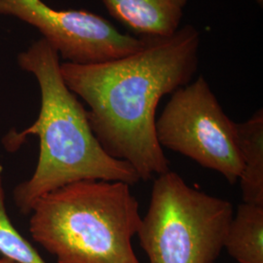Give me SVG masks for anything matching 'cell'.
Instances as JSON below:
<instances>
[{
  "label": "cell",
  "mask_w": 263,
  "mask_h": 263,
  "mask_svg": "<svg viewBox=\"0 0 263 263\" xmlns=\"http://www.w3.org/2000/svg\"><path fill=\"white\" fill-rule=\"evenodd\" d=\"M256 2H257L260 6H262L263 0H256Z\"/></svg>",
  "instance_id": "12"
},
{
  "label": "cell",
  "mask_w": 263,
  "mask_h": 263,
  "mask_svg": "<svg viewBox=\"0 0 263 263\" xmlns=\"http://www.w3.org/2000/svg\"><path fill=\"white\" fill-rule=\"evenodd\" d=\"M0 263H18L16 262V261H13V260H11V259H8V258H6V257H1L0 258Z\"/></svg>",
  "instance_id": "11"
},
{
  "label": "cell",
  "mask_w": 263,
  "mask_h": 263,
  "mask_svg": "<svg viewBox=\"0 0 263 263\" xmlns=\"http://www.w3.org/2000/svg\"><path fill=\"white\" fill-rule=\"evenodd\" d=\"M155 130L162 147L216 171L231 184L239 181L242 161L236 123L223 111L203 76L172 94L156 119Z\"/></svg>",
  "instance_id": "5"
},
{
  "label": "cell",
  "mask_w": 263,
  "mask_h": 263,
  "mask_svg": "<svg viewBox=\"0 0 263 263\" xmlns=\"http://www.w3.org/2000/svg\"><path fill=\"white\" fill-rule=\"evenodd\" d=\"M0 254L18 263H47L11 222L5 208V192L0 174Z\"/></svg>",
  "instance_id": "10"
},
{
  "label": "cell",
  "mask_w": 263,
  "mask_h": 263,
  "mask_svg": "<svg viewBox=\"0 0 263 263\" xmlns=\"http://www.w3.org/2000/svg\"><path fill=\"white\" fill-rule=\"evenodd\" d=\"M29 214L33 240L58 263H141L132 239L142 218L128 183L72 182L41 196Z\"/></svg>",
  "instance_id": "3"
},
{
  "label": "cell",
  "mask_w": 263,
  "mask_h": 263,
  "mask_svg": "<svg viewBox=\"0 0 263 263\" xmlns=\"http://www.w3.org/2000/svg\"><path fill=\"white\" fill-rule=\"evenodd\" d=\"M232 217L230 202L169 171L155 179L137 235L149 263H215Z\"/></svg>",
  "instance_id": "4"
},
{
  "label": "cell",
  "mask_w": 263,
  "mask_h": 263,
  "mask_svg": "<svg viewBox=\"0 0 263 263\" xmlns=\"http://www.w3.org/2000/svg\"><path fill=\"white\" fill-rule=\"evenodd\" d=\"M188 0H103L114 19L141 37H168L179 29Z\"/></svg>",
  "instance_id": "7"
},
{
  "label": "cell",
  "mask_w": 263,
  "mask_h": 263,
  "mask_svg": "<svg viewBox=\"0 0 263 263\" xmlns=\"http://www.w3.org/2000/svg\"><path fill=\"white\" fill-rule=\"evenodd\" d=\"M237 143L242 161L239 178L245 203L263 205V111L236 123Z\"/></svg>",
  "instance_id": "8"
},
{
  "label": "cell",
  "mask_w": 263,
  "mask_h": 263,
  "mask_svg": "<svg viewBox=\"0 0 263 263\" xmlns=\"http://www.w3.org/2000/svg\"><path fill=\"white\" fill-rule=\"evenodd\" d=\"M0 15L17 17L37 28L70 64H102L129 56L144 44L143 38L120 32L97 14L53 9L42 0H0Z\"/></svg>",
  "instance_id": "6"
},
{
  "label": "cell",
  "mask_w": 263,
  "mask_h": 263,
  "mask_svg": "<svg viewBox=\"0 0 263 263\" xmlns=\"http://www.w3.org/2000/svg\"><path fill=\"white\" fill-rule=\"evenodd\" d=\"M223 249L238 263H263V205L244 202L238 206Z\"/></svg>",
  "instance_id": "9"
},
{
  "label": "cell",
  "mask_w": 263,
  "mask_h": 263,
  "mask_svg": "<svg viewBox=\"0 0 263 263\" xmlns=\"http://www.w3.org/2000/svg\"><path fill=\"white\" fill-rule=\"evenodd\" d=\"M19 64L35 76L41 92L36 121L3 139L8 151H17L28 136L39 139L34 173L13 191L22 214L28 215L41 196L76 181L100 179L130 185L141 181L129 164L109 156L96 139L88 111L63 79L57 50L42 38L20 55Z\"/></svg>",
  "instance_id": "2"
},
{
  "label": "cell",
  "mask_w": 263,
  "mask_h": 263,
  "mask_svg": "<svg viewBox=\"0 0 263 263\" xmlns=\"http://www.w3.org/2000/svg\"><path fill=\"white\" fill-rule=\"evenodd\" d=\"M142 38L143 46L129 56L95 65L66 62L61 73L88 104L91 129L104 151L147 181L170 171L156 137V109L164 96L196 73L200 32L186 25L168 37Z\"/></svg>",
  "instance_id": "1"
}]
</instances>
